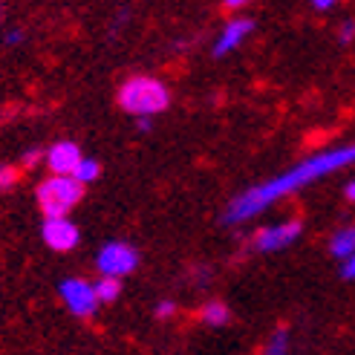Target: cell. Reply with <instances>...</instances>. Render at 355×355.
Listing matches in <instances>:
<instances>
[{
    "label": "cell",
    "mask_w": 355,
    "mask_h": 355,
    "mask_svg": "<svg viewBox=\"0 0 355 355\" xmlns=\"http://www.w3.org/2000/svg\"><path fill=\"white\" fill-rule=\"evenodd\" d=\"M17 41H21V32H17V29H12V32L6 35V44H17Z\"/></svg>",
    "instance_id": "21"
},
{
    "label": "cell",
    "mask_w": 355,
    "mask_h": 355,
    "mask_svg": "<svg viewBox=\"0 0 355 355\" xmlns=\"http://www.w3.org/2000/svg\"><path fill=\"white\" fill-rule=\"evenodd\" d=\"M173 309H176V306L171 304V300H162V304L156 306V318H171V315H173Z\"/></svg>",
    "instance_id": "18"
},
{
    "label": "cell",
    "mask_w": 355,
    "mask_h": 355,
    "mask_svg": "<svg viewBox=\"0 0 355 355\" xmlns=\"http://www.w3.org/2000/svg\"><path fill=\"white\" fill-rule=\"evenodd\" d=\"M38 159H41V153H38V150H32V153H26V156H24V165H35Z\"/></svg>",
    "instance_id": "20"
},
{
    "label": "cell",
    "mask_w": 355,
    "mask_h": 355,
    "mask_svg": "<svg viewBox=\"0 0 355 355\" xmlns=\"http://www.w3.org/2000/svg\"><path fill=\"white\" fill-rule=\"evenodd\" d=\"M136 263H139V252L124 240H113L107 245H101V252L96 257L101 277H113V280H121L124 275H130L136 269Z\"/></svg>",
    "instance_id": "4"
},
{
    "label": "cell",
    "mask_w": 355,
    "mask_h": 355,
    "mask_svg": "<svg viewBox=\"0 0 355 355\" xmlns=\"http://www.w3.org/2000/svg\"><path fill=\"white\" fill-rule=\"evenodd\" d=\"M341 277H344V280H355V254L341 263Z\"/></svg>",
    "instance_id": "16"
},
{
    "label": "cell",
    "mask_w": 355,
    "mask_h": 355,
    "mask_svg": "<svg viewBox=\"0 0 355 355\" xmlns=\"http://www.w3.org/2000/svg\"><path fill=\"white\" fill-rule=\"evenodd\" d=\"M338 38H341V44H349L355 38V24L352 21H344L341 24V35H338Z\"/></svg>",
    "instance_id": "17"
},
{
    "label": "cell",
    "mask_w": 355,
    "mask_h": 355,
    "mask_svg": "<svg viewBox=\"0 0 355 355\" xmlns=\"http://www.w3.org/2000/svg\"><path fill=\"white\" fill-rule=\"evenodd\" d=\"M263 355H292V352H289V332H286V329H275L272 341L266 344Z\"/></svg>",
    "instance_id": "14"
},
{
    "label": "cell",
    "mask_w": 355,
    "mask_h": 355,
    "mask_svg": "<svg viewBox=\"0 0 355 355\" xmlns=\"http://www.w3.org/2000/svg\"><path fill=\"white\" fill-rule=\"evenodd\" d=\"M98 173H101V168H98L96 159H81L78 168H76V173H73V180H76L78 185H87V182L98 180Z\"/></svg>",
    "instance_id": "13"
},
{
    "label": "cell",
    "mask_w": 355,
    "mask_h": 355,
    "mask_svg": "<svg viewBox=\"0 0 355 355\" xmlns=\"http://www.w3.org/2000/svg\"><path fill=\"white\" fill-rule=\"evenodd\" d=\"M200 318H202V324H208V327H225L228 321H232V309H228L223 300H211V304L202 306Z\"/></svg>",
    "instance_id": "11"
},
{
    "label": "cell",
    "mask_w": 355,
    "mask_h": 355,
    "mask_svg": "<svg viewBox=\"0 0 355 355\" xmlns=\"http://www.w3.org/2000/svg\"><path fill=\"white\" fill-rule=\"evenodd\" d=\"M46 168L52 171L49 176H73L78 162H81V148L76 145V141H58V145H52L46 150Z\"/></svg>",
    "instance_id": "8"
},
{
    "label": "cell",
    "mask_w": 355,
    "mask_h": 355,
    "mask_svg": "<svg viewBox=\"0 0 355 355\" xmlns=\"http://www.w3.org/2000/svg\"><path fill=\"white\" fill-rule=\"evenodd\" d=\"M93 286H96L98 304H113V300L121 295V280H113V277H101L98 283H93Z\"/></svg>",
    "instance_id": "12"
},
{
    "label": "cell",
    "mask_w": 355,
    "mask_h": 355,
    "mask_svg": "<svg viewBox=\"0 0 355 355\" xmlns=\"http://www.w3.org/2000/svg\"><path fill=\"white\" fill-rule=\"evenodd\" d=\"M58 292H61V300L67 304V309L73 315H78V318H90L98 309L96 286L84 277H67L58 286Z\"/></svg>",
    "instance_id": "5"
},
{
    "label": "cell",
    "mask_w": 355,
    "mask_h": 355,
    "mask_svg": "<svg viewBox=\"0 0 355 355\" xmlns=\"http://www.w3.org/2000/svg\"><path fill=\"white\" fill-rule=\"evenodd\" d=\"M329 252L338 260H347L355 254V225H347L329 237Z\"/></svg>",
    "instance_id": "10"
},
{
    "label": "cell",
    "mask_w": 355,
    "mask_h": 355,
    "mask_svg": "<svg viewBox=\"0 0 355 355\" xmlns=\"http://www.w3.org/2000/svg\"><path fill=\"white\" fill-rule=\"evenodd\" d=\"M119 104L121 110H128L139 119H150L156 113L168 110L171 90L153 76H133L119 87Z\"/></svg>",
    "instance_id": "2"
},
{
    "label": "cell",
    "mask_w": 355,
    "mask_h": 355,
    "mask_svg": "<svg viewBox=\"0 0 355 355\" xmlns=\"http://www.w3.org/2000/svg\"><path fill=\"white\" fill-rule=\"evenodd\" d=\"M300 232H304V225L300 220H286V223H277V225H266L254 234V248L257 252H280V248L292 245Z\"/></svg>",
    "instance_id": "6"
},
{
    "label": "cell",
    "mask_w": 355,
    "mask_h": 355,
    "mask_svg": "<svg viewBox=\"0 0 355 355\" xmlns=\"http://www.w3.org/2000/svg\"><path fill=\"white\" fill-rule=\"evenodd\" d=\"M17 176H21V171H17V168H12V165H0V191L15 188V185H17Z\"/></svg>",
    "instance_id": "15"
},
{
    "label": "cell",
    "mask_w": 355,
    "mask_h": 355,
    "mask_svg": "<svg viewBox=\"0 0 355 355\" xmlns=\"http://www.w3.org/2000/svg\"><path fill=\"white\" fill-rule=\"evenodd\" d=\"M347 197H349V200H352V202H355V180H352V182H349V185H347Z\"/></svg>",
    "instance_id": "22"
},
{
    "label": "cell",
    "mask_w": 355,
    "mask_h": 355,
    "mask_svg": "<svg viewBox=\"0 0 355 355\" xmlns=\"http://www.w3.org/2000/svg\"><path fill=\"white\" fill-rule=\"evenodd\" d=\"M318 12H327V9H332V0H315V3H312Z\"/></svg>",
    "instance_id": "19"
},
{
    "label": "cell",
    "mask_w": 355,
    "mask_h": 355,
    "mask_svg": "<svg viewBox=\"0 0 355 355\" xmlns=\"http://www.w3.org/2000/svg\"><path fill=\"white\" fill-rule=\"evenodd\" d=\"M355 162V145H344V148H332V150H324V153H315L309 159H304L300 165L283 171L275 180L263 182V185H254L248 188L245 193H240L237 200H232L225 211V223H243V220H252L257 217L260 211H266L269 205H275L277 200H283L286 193L304 188L315 180H321L327 173H335L347 165Z\"/></svg>",
    "instance_id": "1"
},
{
    "label": "cell",
    "mask_w": 355,
    "mask_h": 355,
    "mask_svg": "<svg viewBox=\"0 0 355 355\" xmlns=\"http://www.w3.org/2000/svg\"><path fill=\"white\" fill-rule=\"evenodd\" d=\"M44 243L52 252H69V248L78 245V225L67 217H55V220H44Z\"/></svg>",
    "instance_id": "7"
},
{
    "label": "cell",
    "mask_w": 355,
    "mask_h": 355,
    "mask_svg": "<svg viewBox=\"0 0 355 355\" xmlns=\"http://www.w3.org/2000/svg\"><path fill=\"white\" fill-rule=\"evenodd\" d=\"M252 29H254L252 17H234V21H228L225 29L220 32L217 44H214V55L223 58V55H228L232 49H237V46L248 38V35H252Z\"/></svg>",
    "instance_id": "9"
},
{
    "label": "cell",
    "mask_w": 355,
    "mask_h": 355,
    "mask_svg": "<svg viewBox=\"0 0 355 355\" xmlns=\"http://www.w3.org/2000/svg\"><path fill=\"white\" fill-rule=\"evenodd\" d=\"M84 197V185H78L73 176H46L38 185V205L46 220L67 217Z\"/></svg>",
    "instance_id": "3"
}]
</instances>
